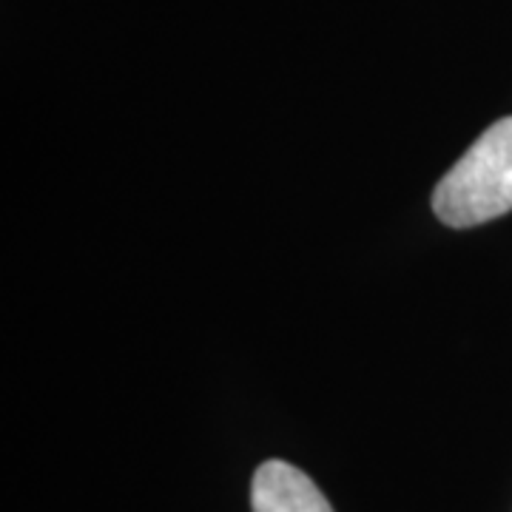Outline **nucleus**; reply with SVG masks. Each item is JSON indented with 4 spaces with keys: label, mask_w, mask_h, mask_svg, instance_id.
<instances>
[{
    "label": "nucleus",
    "mask_w": 512,
    "mask_h": 512,
    "mask_svg": "<svg viewBox=\"0 0 512 512\" xmlns=\"http://www.w3.org/2000/svg\"><path fill=\"white\" fill-rule=\"evenodd\" d=\"M433 211L450 228H476L512 211V117L487 128L441 177Z\"/></svg>",
    "instance_id": "nucleus-1"
},
{
    "label": "nucleus",
    "mask_w": 512,
    "mask_h": 512,
    "mask_svg": "<svg viewBox=\"0 0 512 512\" xmlns=\"http://www.w3.org/2000/svg\"><path fill=\"white\" fill-rule=\"evenodd\" d=\"M254 512H333L328 498L302 470L288 461L271 458L259 464L251 484Z\"/></svg>",
    "instance_id": "nucleus-2"
}]
</instances>
